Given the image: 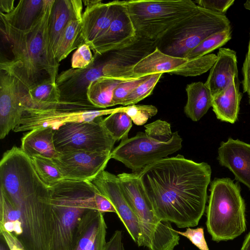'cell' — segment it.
I'll return each instance as SVG.
<instances>
[{
	"mask_svg": "<svg viewBox=\"0 0 250 250\" xmlns=\"http://www.w3.org/2000/svg\"><path fill=\"white\" fill-rule=\"evenodd\" d=\"M124 81H126L104 77L91 82L87 90L89 102L97 108H106L114 106V90Z\"/></svg>",
	"mask_w": 250,
	"mask_h": 250,
	"instance_id": "obj_26",
	"label": "cell"
},
{
	"mask_svg": "<svg viewBox=\"0 0 250 250\" xmlns=\"http://www.w3.org/2000/svg\"><path fill=\"white\" fill-rule=\"evenodd\" d=\"M209 191L206 226L212 240L236 238L246 229L245 203L239 185L229 178H215Z\"/></svg>",
	"mask_w": 250,
	"mask_h": 250,
	"instance_id": "obj_4",
	"label": "cell"
},
{
	"mask_svg": "<svg viewBox=\"0 0 250 250\" xmlns=\"http://www.w3.org/2000/svg\"><path fill=\"white\" fill-rule=\"evenodd\" d=\"M145 133L150 138L161 142H167L172 137L170 125L166 121L157 120L145 126Z\"/></svg>",
	"mask_w": 250,
	"mask_h": 250,
	"instance_id": "obj_35",
	"label": "cell"
},
{
	"mask_svg": "<svg viewBox=\"0 0 250 250\" xmlns=\"http://www.w3.org/2000/svg\"><path fill=\"white\" fill-rule=\"evenodd\" d=\"M198 6L220 14L225 15L233 4L234 0H199L194 1Z\"/></svg>",
	"mask_w": 250,
	"mask_h": 250,
	"instance_id": "obj_39",
	"label": "cell"
},
{
	"mask_svg": "<svg viewBox=\"0 0 250 250\" xmlns=\"http://www.w3.org/2000/svg\"><path fill=\"white\" fill-rule=\"evenodd\" d=\"M183 140L177 131L167 142L156 141L145 132H139L131 138L121 141L111 153V158L124 164L133 172L167 157L182 147Z\"/></svg>",
	"mask_w": 250,
	"mask_h": 250,
	"instance_id": "obj_8",
	"label": "cell"
},
{
	"mask_svg": "<svg viewBox=\"0 0 250 250\" xmlns=\"http://www.w3.org/2000/svg\"><path fill=\"white\" fill-rule=\"evenodd\" d=\"M82 19H76L70 21L62 30L55 52L56 59L59 63L84 43Z\"/></svg>",
	"mask_w": 250,
	"mask_h": 250,
	"instance_id": "obj_27",
	"label": "cell"
},
{
	"mask_svg": "<svg viewBox=\"0 0 250 250\" xmlns=\"http://www.w3.org/2000/svg\"><path fill=\"white\" fill-rule=\"evenodd\" d=\"M104 250H125L121 230H117L113 233L109 241L106 242Z\"/></svg>",
	"mask_w": 250,
	"mask_h": 250,
	"instance_id": "obj_41",
	"label": "cell"
},
{
	"mask_svg": "<svg viewBox=\"0 0 250 250\" xmlns=\"http://www.w3.org/2000/svg\"><path fill=\"white\" fill-rule=\"evenodd\" d=\"M0 229L12 233L17 238L22 233L20 210L0 190Z\"/></svg>",
	"mask_w": 250,
	"mask_h": 250,
	"instance_id": "obj_28",
	"label": "cell"
},
{
	"mask_svg": "<svg viewBox=\"0 0 250 250\" xmlns=\"http://www.w3.org/2000/svg\"><path fill=\"white\" fill-rule=\"evenodd\" d=\"M238 77L225 90L213 97L212 107L218 119L234 124L238 118L242 99Z\"/></svg>",
	"mask_w": 250,
	"mask_h": 250,
	"instance_id": "obj_21",
	"label": "cell"
},
{
	"mask_svg": "<svg viewBox=\"0 0 250 250\" xmlns=\"http://www.w3.org/2000/svg\"><path fill=\"white\" fill-rule=\"evenodd\" d=\"M129 116L121 110H117L103 118L102 123L107 131L116 140H124L127 138L128 132L132 125Z\"/></svg>",
	"mask_w": 250,
	"mask_h": 250,
	"instance_id": "obj_29",
	"label": "cell"
},
{
	"mask_svg": "<svg viewBox=\"0 0 250 250\" xmlns=\"http://www.w3.org/2000/svg\"><path fill=\"white\" fill-rule=\"evenodd\" d=\"M55 0H44L42 13L29 30H17L0 19L1 32L10 45L13 58L2 60L0 69L14 75L28 90L43 80L56 83L60 63L49 37L50 20Z\"/></svg>",
	"mask_w": 250,
	"mask_h": 250,
	"instance_id": "obj_2",
	"label": "cell"
},
{
	"mask_svg": "<svg viewBox=\"0 0 250 250\" xmlns=\"http://www.w3.org/2000/svg\"><path fill=\"white\" fill-rule=\"evenodd\" d=\"M0 250H9V249L7 244H6V243H5V242L4 241L3 242H1V243H0Z\"/></svg>",
	"mask_w": 250,
	"mask_h": 250,
	"instance_id": "obj_46",
	"label": "cell"
},
{
	"mask_svg": "<svg viewBox=\"0 0 250 250\" xmlns=\"http://www.w3.org/2000/svg\"><path fill=\"white\" fill-rule=\"evenodd\" d=\"M187 61L186 59L166 54L156 47L153 51L135 65L132 72L136 77L158 73H170Z\"/></svg>",
	"mask_w": 250,
	"mask_h": 250,
	"instance_id": "obj_22",
	"label": "cell"
},
{
	"mask_svg": "<svg viewBox=\"0 0 250 250\" xmlns=\"http://www.w3.org/2000/svg\"><path fill=\"white\" fill-rule=\"evenodd\" d=\"M121 109L127 114L132 122L137 125H144L158 112L157 108L153 105L134 104L121 107Z\"/></svg>",
	"mask_w": 250,
	"mask_h": 250,
	"instance_id": "obj_34",
	"label": "cell"
},
{
	"mask_svg": "<svg viewBox=\"0 0 250 250\" xmlns=\"http://www.w3.org/2000/svg\"><path fill=\"white\" fill-rule=\"evenodd\" d=\"M89 45L83 43L73 53L71 59V68L84 69L92 64L95 60Z\"/></svg>",
	"mask_w": 250,
	"mask_h": 250,
	"instance_id": "obj_37",
	"label": "cell"
},
{
	"mask_svg": "<svg viewBox=\"0 0 250 250\" xmlns=\"http://www.w3.org/2000/svg\"><path fill=\"white\" fill-rule=\"evenodd\" d=\"M83 8V2L81 0H55L49 25L50 41L54 55L62 30L70 21L82 19Z\"/></svg>",
	"mask_w": 250,
	"mask_h": 250,
	"instance_id": "obj_19",
	"label": "cell"
},
{
	"mask_svg": "<svg viewBox=\"0 0 250 250\" xmlns=\"http://www.w3.org/2000/svg\"><path fill=\"white\" fill-rule=\"evenodd\" d=\"M137 36L158 41L199 6L191 0L125 1Z\"/></svg>",
	"mask_w": 250,
	"mask_h": 250,
	"instance_id": "obj_6",
	"label": "cell"
},
{
	"mask_svg": "<svg viewBox=\"0 0 250 250\" xmlns=\"http://www.w3.org/2000/svg\"><path fill=\"white\" fill-rule=\"evenodd\" d=\"M231 38V29L214 33L204 40L185 57L188 61L208 54L214 50L222 46Z\"/></svg>",
	"mask_w": 250,
	"mask_h": 250,
	"instance_id": "obj_31",
	"label": "cell"
},
{
	"mask_svg": "<svg viewBox=\"0 0 250 250\" xmlns=\"http://www.w3.org/2000/svg\"><path fill=\"white\" fill-rule=\"evenodd\" d=\"M245 8L250 11V0H247L244 4Z\"/></svg>",
	"mask_w": 250,
	"mask_h": 250,
	"instance_id": "obj_47",
	"label": "cell"
},
{
	"mask_svg": "<svg viewBox=\"0 0 250 250\" xmlns=\"http://www.w3.org/2000/svg\"><path fill=\"white\" fill-rule=\"evenodd\" d=\"M179 234L188 239L194 246L200 250H209L206 241L204 228L199 227L196 229L187 228L186 231L176 230Z\"/></svg>",
	"mask_w": 250,
	"mask_h": 250,
	"instance_id": "obj_38",
	"label": "cell"
},
{
	"mask_svg": "<svg viewBox=\"0 0 250 250\" xmlns=\"http://www.w3.org/2000/svg\"><path fill=\"white\" fill-rule=\"evenodd\" d=\"M217 160L233 173L236 180L250 189V144L229 138L221 142Z\"/></svg>",
	"mask_w": 250,
	"mask_h": 250,
	"instance_id": "obj_16",
	"label": "cell"
},
{
	"mask_svg": "<svg viewBox=\"0 0 250 250\" xmlns=\"http://www.w3.org/2000/svg\"><path fill=\"white\" fill-rule=\"evenodd\" d=\"M186 91L188 99L184 107V112L191 120L197 122L212 106V94L205 83L201 82L188 84Z\"/></svg>",
	"mask_w": 250,
	"mask_h": 250,
	"instance_id": "obj_25",
	"label": "cell"
},
{
	"mask_svg": "<svg viewBox=\"0 0 250 250\" xmlns=\"http://www.w3.org/2000/svg\"><path fill=\"white\" fill-rule=\"evenodd\" d=\"M250 68V38L248 45V51L246 55L245 59L244 60L243 67L242 73L243 77L247 74L249 69Z\"/></svg>",
	"mask_w": 250,
	"mask_h": 250,
	"instance_id": "obj_43",
	"label": "cell"
},
{
	"mask_svg": "<svg viewBox=\"0 0 250 250\" xmlns=\"http://www.w3.org/2000/svg\"><path fill=\"white\" fill-rule=\"evenodd\" d=\"M60 92L56 82L47 78L30 88L27 91L26 107L37 109L59 108Z\"/></svg>",
	"mask_w": 250,
	"mask_h": 250,
	"instance_id": "obj_24",
	"label": "cell"
},
{
	"mask_svg": "<svg viewBox=\"0 0 250 250\" xmlns=\"http://www.w3.org/2000/svg\"><path fill=\"white\" fill-rule=\"evenodd\" d=\"M91 182L110 201L131 238L142 247L138 218L123 194L117 175L104 170Z\"/></svg>",
	"mask_w": 250,
	"mask_h": 250,
	"instance_id": "obj_13",
	"label": "cell"
},
{
	"mask_svg": "<svg viewBox=\"0 0 250 250\" xmlns=\"http://www.w3.org/2000/svg\"><path fill=\"white\" fill-rule=\"evenodd\" d=\"M137 38L125 1L117 0L115 16L107 30L90 47L95 55L125 47Z\"/></svg>",
	"mask_w": 250,
	"mask_h": 250,
	"instance_id": "obj_14",
	"label": "cell"
},
{
	"mask_svg": "<svg viewBox=\"0 0 250 250\" xmlns=\"http://www.w3.org/2000/svg\"><path fill=\"white\" fill-rule=\"evenodd\" d=\"M149 75L137 77L134 79L124 81L115 88L113 97L114 106L123 104L124 101L129 94L140 83L145 81Z\"/></svg>",
	"mask_w": 250,
	"mask_h": 250,
	"instance_id": "obj_36",
	"label": "cell"
},
{
	"mask_svg": "<svg viewBox=\"0 0 250 250\" xmlns=\"http://www.w3.org/2000/svg\"><path fill=\"white\" fill-rule=\"evenodd\" d=\"M53 225L50 250H74L79 226L89 210L116 211L90 181L64 179L50 188Z\"/></svg>",
	"mask_w": 250,
	"mask_h": 250,
	"instance_id": "obj_3",
	"label": "cell"
},
{
	"mask_svg": "<svg viewBox=\"0 0 250 250\" xmlns=\"http://www.w3.org/2000/svg\"><path fill=\"white\" fill-rule=\"evenodd\" d=\"M117 110V108L88 110L65 107L47 109L27 107L13 130L17 132L47 127L56 130L68 123L91 121L99 117L109 115Z\"/></svg>",
	"mask_w": 250,
	"mask_h": 250,
	"instance_id": "obj_10",
	"label": "cell"
},
{
	"mask_svg": "<svg viewBox=\"0 0 250 250\" xmlns=\"http://www.w3.org/2000/svg\"><path fill=\"white\" fill-rule=\"evenodd\" d=\"M106 229L103 213L95 209L89 210L79 226L74 250H104Z\"/></svg>",
	"mask_w": 250,
	"mask_h": 250,
	"instance_id": "obj_17",
	"label": "cell"
},
{
	"mask_svg": "<svg viewBox=\"0 0 250 250\" xmlns=\"http://www.w3.org/2000/svg\"><path fill=\"white\" fill-rule=\"evenodd\" d=\"M111 152L83 150L59 153L53 159L64 179L91 181L104 170Z\"/></svg>",
	"mask_w": 250,
	"mask_h": 250,
	"instance_id": "obj_12",
	"label": "cell"
},
{
	"mask_svg": "<svg viewBox=\"0 0 250 250\" xmlns=\"http://www.w3.org/2000/svg\"><path fill=\"white\" fill-rule=\"evenodd\" d=\"M34 168L43 183L50 188L64 180L53 160L41 156L31 158Z\"/></svg>",
	"mask_w": 250,
	"mask_h": 250,
	"instance_id": "obj_30",
	"label": "cell"
},
{
	"mask_svg": "<svg viewBox=\"0 0 250 250\" xmlns=\"http://www.w3.org/2000/svg\"><path fill=\"white\" fill-rule=\"evenodd\" d=\"M238 75L236 53L228 48H220L217 60L209 70L205 83L212 97L225 90Z\"/></svg>",
	"mask_w": 250,
	"mask_h": 250,
	"instance_id": "obj_18",
	"label": "cell"
},
{
	"mask_svg": "<svg viewBox=\"0 0 250 250\" xmlns=\"http://www.w3.org/2000/svg\"><path fill=\"white\" fill-rule=\"evenodd\" d=\"M227 29H231V25L225 15L199 6L195 13L177 23L158 40L157 47L166 54L185 59L206 38Z\"/></svg>",
	"mask_w": 250,
	"mask_h": 250,
	"instance_id": "obj_7",
	"label": "cell"
},
{
	"mask_svg": "<svg viewBox=\"0 0 250 250\" xmlns=\"http://www.w3.org/2000/svg\"><path fill=\"white\" fill-rule=\"evenodd\" d=\"M0 236L7 244L9 250H25L17 237L11 232L0 229Z\"/></svg>",
	"mask_w": 250,
	"mask_h": 250,
	"instance_id": "obj_40",
	"label": "cell"
},
{
	"mask_svg": "<svg viewBox=\"0 0 250 250\" xmlns=\"http://www.w3.org/2000/svg\"><path fill=\"white\" fill-rule=\"evenodd\" d=\"M55 132L50 127L29 131L21 138V150L30 158L41 156L52 160L56 158L59 153L55 146Z\"/></svg>",
	"mask_w": 250,
	"mask_h": 250,
	"instance_id": "obj_20",
	"label": "cell"
},
{
	"mask_svg": "<svg viewBox=\"0 0 250 250\" xmlns=\"http://www.w3.org/2000/svg\"><path fill=\"white\" fill-rule=\"evenodd\" d=\"M157 216L179 228L195 227L204 214L211 168L178 154L149 164L138 171Z\"/></svg>",
	"mask_w": 250,
	"mask_h": 250,
	"instance_id": "obj_1",
	"label": "cell"
},
{
	"mask_svg": "<svg viewBox=\"0 0 250 250\" xmlns=\"http://www.w3.org/2000/svg\"><path fill=\"white\" fill-rule=\"evenodd\" d=\"M14 0H0V12L8 14L12 11L15 8Z\"/></svg>",
	"mask_w": 250,
	"mask_h": 250,
	"instance_id": "obj_42",
	"label": "cell"
},
{
	"mask_svg": "<svg viewBox=\"0 0 250 250\" xmlns=\"http://www.w3.org/2000/svg\"><path fill=\"white\" fill-rule=\"evenodd\" d=\"M240 250H250V231L246 236Z\"/></svg>",
	"mask_w": 250,
	"mask_h": 250,
	"instance_id": "obj_45",
	"label": "cell"
},
{
	"mask_svg": "<svg viewBox=\"0 0 250 250\" xmlns=\"http://www.w3.org/2000/svg\"><path fill=\"white\" fill-rule=\"evenodd\" d=\"M243 92H247L250 104V68L242 81Z\"/></svg>",
	"mask_w": 250,
	"mask_h": 250,
	"instance_id": "obj_44",
	"label": "cell"
},
{
	"mask_svg": "<svg viewBox=\"0 0 250 250\" xmlns=\"http://www.w3.org/2000/svg\"><path fill=\"white\" fill-rule=\"evenodd\" d=\"M217 60V55L208 54L201 57L189 60L169 74L184 77L201 75L209 70Z\"/></svg>",
	"mask_w": 250,
	"mask_h": 250,
	"instance_id": "obj_32",
	"label": "cell"
},
{
	"mask_svg": "<svg viewBox=\"0 0 250 250\" xmlns=\"http://www.w3.org/2000/svg\"><path fill=\"white\" fill-rule=\"evenodd\" d=\"M86 6L82 19L84 43L90 47L110 26L116 12L117 0L104 3L101 0H83Z\"/></svg>",
	"mask_w": 250,
	"mask_h": 250,
	"instance_id": "obj_15",
	"label": "cell"
},
{
	"mask_svg": "<svg viewBox=\"0 0 250 250\" xmlns=\"http://www.w3.org/2000/svg\"><path fill=\"white\" fill-rule=\"evenodd\" d=\"M103 119L101 116L91 121L70 122L59 127L54 136L57 151L111 152L116 141L103 125Z\"/></svg>",
	"mask_w": 250,
	"mask_h": 250,
	"instance_id": "obj_9",
	"label": "cell"
},
{
	"mask_svg": "<svg viewBox=\"0 0 250 250\" xmlns=\"http://www.w3.org/2000/svg\"><path fill=\"white\" fill-rule=\"evenodd\" d=\"M162 73L149 75L129 94L123 105H134L151 94L154 87L162 76Z\"/></svg>",
	"mask_w": 250,
	"mask_h": 250,
	"instance_id": "obj_33",
	"label": "cell"
},
{
	"mask_svg": "<svg viewBox=\"0 0 250 250\" xmlns=\"http://www.w3.org/2000/svg\"><path fill=\"white\" fill-rule=\"evenodd\" d=\"M43 5L44 0H21L10 13L0 12V19L17 30L26 31L37 22Z\"/></svg>",
	"mask_w": 250,
	"mask_h": 250,
	"instance_id": "obj_23",
	"label": "cell"
},
{
	"mask_svg": "<svg viewBox=\"0 0 250 250\" xmlns=\"http://www.w3.org/2000/svg\"><path fill=\"white\" fill-rule=\"evenodd\" d=\"M123 194L135 213L141 234L142 246L149 250H174L179 235L171 223L155 214L140 178L138 171L117 175Z\"/></svg>",
	"mask_w": 250,
	"mask_h": 250,
	"instance_id": "obj_5",
	"label": "cell"
},
{
	"mask_svg": "<svg viewBox=\"0 0 250 250\" xmlns=\"http://www.w3.org/2000/svg\"><path fill=\"white\" fill-rule=\"evenodd\" d=\"M0 138L19 123L26 107L27 90L12 74L0 69Z\"/></svg>",
	"mask_w": 250,
	"mask_h": 250,
	"instance_id": "obj_11",
	"label": "cell"
}]
</instances>
